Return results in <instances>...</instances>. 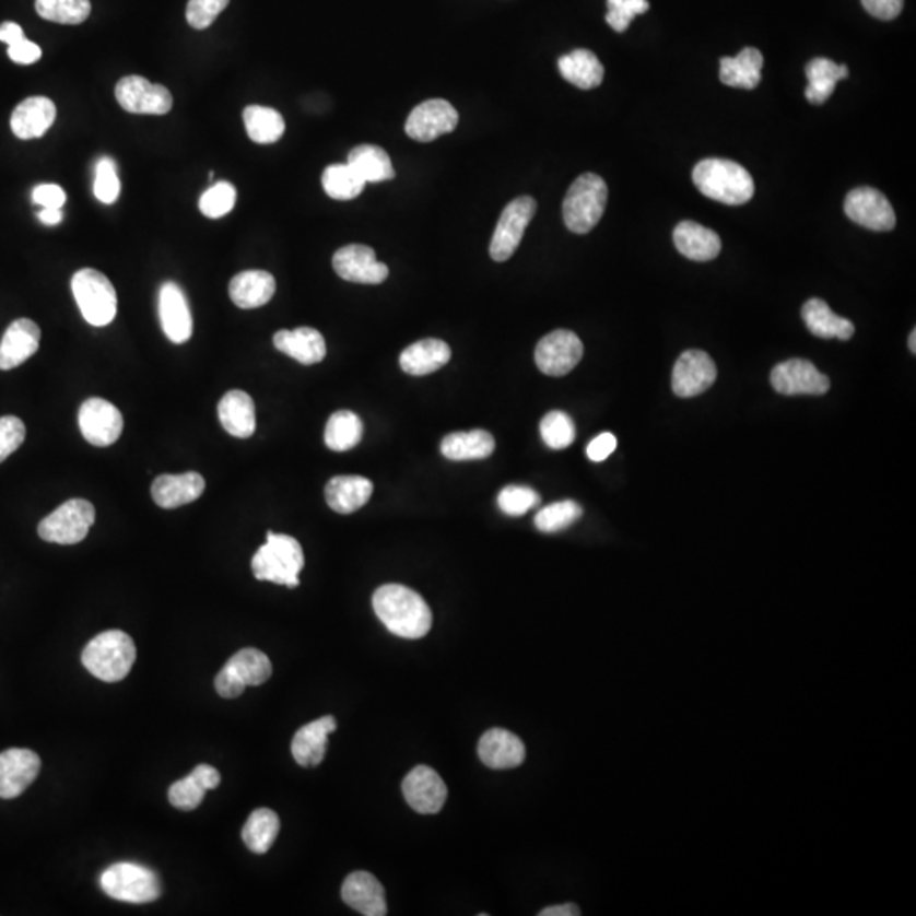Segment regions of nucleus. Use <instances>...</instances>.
<instances>
[{
  "instance_id": "f257e3e1",
  "label": "nucleus",
  "mask_w": 916,
  "mask_h": 916,
  "mask_svg": "<svg viewBox=\"0 0 916 916\" xmlns=\"http://www.w3.org/2000/svg\"><path fill=\"white\" fill-rule=\"evenodd\" d=\"M372 604L377 618L396 636L416 641L432 630L433 614L428 604L416 591L401 584L379 587Z\"/></svg>"
},
{
  "instance_id": "f03ea898",
  "label": "nucleus",
  "mask_w": 916,
  "mask_h": 916,
  "mask_svg": "<svg viewBox=\"0 0 916 916\" xmlns=\"http://www.w3.org/2000/svg\"><path fill=\"white\" fill-rule=\"evenodd\" d=\"M693 180L703 196L724 204H745L754 198V178L742 165L731 160H703L694 167Z\"/></svg>"
},
{
  "instance_id": "7ed1b4c3",
  "label": "nucleus",
  "mask_w": 916,
  "mask_h": 916,
  "mask_svg": "<svg viewBox=\"0 0 916 916\" xmlns=\"http://www.w3.org/2000/svg\"><path fill=\"white\" fill-rule=\"evenodd\" d=\"M137 645L128 633L109 630L89 642L82 651V663L94 678L119 682L133 669Z\"/></svg>"
},
{
  "instance_id": "20e7f679",
  "label": "nucleus",
  "mask_w": 916,
  "mask_h": 916,
  "mask_svg": "<svg viewBox=\"0 0 916 916\" xmlns=\"http://www.w3.org/2000/svg\"><path fill=\"white\" fill-rule=\"evenodd\" d=\"M304 567V552L296 538L269 531L266 545H261L251 561V571L258 580L300 586V574Z\"/></svg>"
},
{
  "instance_id": "39448f33",
  "label": "nucleus",
  "mask_w": 916,
  "mask_h": 916,
  "mask_svg": "<svg viewBox=\"0 0 916 916\" xmlns=\"http://www.w3.org/2000/svg\"><path fill=\"white\" fill-rule=\"evenodd\" d=\"M608 202V186L599 175L584 174L574 180L564 199L565 226L586 235L599 223Z\"/></svg>"
},
{
  "instance_id": "423d86ee",
  "label": "nucleus",
  "mask_w": 916,
  "mask_h": 916,
  "mask_svg": "<svg viewBox=\"0 0 916 916\" xmlns=\"http://www.w3.org/2000/svg\"><path fill=\"white\" fill-rule=\"evenodd\" d=\"M101 888L113 900L134 905L156 902L162 894L158 876L149 867L133 862L107 867L101 876Z\"/></svg>"
},
{
  "instance_id": "0eeeda50",
  "label": "nucleus",
  "mask_w": 916,
  "mask_h": 916,
  "mask_svg": "<svg viewBox=\"0 0 916 916\" xmlns=\"http://www.w3.org/2000/svg\"><path fill=\"white\" fill-rule=\"evenodd\" d=\"M72 292L80 313L89 325H110L118 315V294L104 273L94 269H82L72 277Z\"/></svg>"
},
{
  "instance_id": "6e6552de",
  "label": "nucleus",
  "mask_w": 916,
  "mask_h": 916,
  "mask_svg": "<svg viewBox=\"0 0 916 916\" xmlns=\"http://www.w3.org/2000/svg\"><path fill=\"white\" fill-rule=\"evenodd\" d=\"M95 521V508L85 500H69L39 522L38 535L48 543L75 545Z\"/></svg>"
},
{
  "instance_id": "1a4fd4ad",
  "label": "nucleus",
  "mask_w": 916,
  "mask_h": 916,
  "mask_svg": "<svg viewBox=\"0 0 916 916\" xmlns=\"http://www.w3.org/2000/svg\"><path fill=\"white\" fill-rule=\"evenodd\" d=\"M535 212H537V201L530 196H521L504 208L494 230L491 248H489L493 260L506 261L515 255L528 224L533 220Z\"/></svg>"
},
{
  "instance_id": "9d476101",
  "label": "nucleus",
  "mask_w": 916,
  "mask_h": 916,
  "mask_svg": "<svg viewBox=\"0 0 916 916\" xmlns=\"http://www.w3.org/2000/svg\"><path fill=\"white\" fill-rule=\"evenodd\" d=\"M114 95L119 106L131 114H152L163 116L171 113L174 97L167 87L152 84L150 80L140 75H128L119 80L114 89Z\"/></svg>"
},
{
  "instance_id": "9b49d317",
  "label": "nucleus",
  "mask_w": 916,
  "mask_h": 916,
  "mask_svg": "<svg viewBox=\"0 0 916 916\" xmlns=\"http://www.w3.org/2000/svg\"><path fill=\"white\" fill-rule=\"evenodd\" d=\"M583 355L584 345L580 338L572 331L557 330L538 341L535 362L543 374L562 377L577 367Z\"/></svg>"
},
{
  "instance_id": "f8f14e48",
  "label": "nucleus",
  "mask_w": 916,
  "mask_h": 916,
  "mask_svg": "<svg viewBox=\"0 0 916 916\" xmlns=\"http://www.w3.org/2000/svg\"><path fill=\"white\" fill-rule=\"evenodd\" d=\"M848 220L872 232H891L896 226V214L884 193L872 187H857L845 199Z\"/></svg>"
},
{
  "instance_id": "ddd939ff",
  "label": "nucleus",
  "mask_w": 916,
  "mask_h": 916,
  "mask_svg": "<svg viewBox=\"0 0 916 916\" xmlns=\"http://www.w3.org/2000/svg\"><path fill=\"white\" fill-rule=\"evenodd\" d=\"M771 384L783 396H823L830 389L829 377L801 359L777 364L771 372Z\"/></svg>"
},
{
  "instance_id": "4468645a",
  "label": "nucleus",
  "mask_w": 916,
  "mask_h": 916,
  "mask_svg": "<svg viewBox=\"0 0 916 916\" xmlns=\"http://www.w3.org/2000/svg\"><path fill=\"white\" fill-rule=\"evenodd\" d=\"M79 426L89 444L109 447L121 436L125 421L116 406L106 399L91 398L80 408Z\"/></svg>"
},
{
  "instance_id": "2eb2a0df",
  "label": "nucleus",
  "mask_w": 916,
  "mask_h": 916,
  "mask_svg": "<svg viewBox=\"0 0 916 916\" xmlns=\"http://www.w3.org/2000/svg\"><path fill=\"white\" fill-rule=\"evenodd\" d=\"M458 125V113L448 101L430 99L414 107L406 121V133L421 143L451 133Z\"/></svg>"
},
{
  "instance_id": "dca6fc26",
  "label": "nucleus",
  "mask_w": 916,
  "mask_h": 916,
  "mask_svg": "<svg viewBox=\"0 0 916 916\" xmlns=\"http://www.w3.org/2000/svg\"><path fill=\"white\" fill-rule=\"evenodd\" d=\"M716 365L712 356L701 350H688L679 356L672 371V390L679 398L703 395L715 384Z\"/></svg>"
},
{
  "instance_id": "f3484780",
  "label": "nucleus",
  "mask_w": 916,
  "mask_h": 916,
  "mask_svg": "<svg viewBox=\"0 0 916 916\" xmlns=\"http://www.w3.org/2000/svg\"><path fill=\"white\" fill-rule=\"evenodd\" d=\"M402 795L418 813L435 814L444 808L448 789L436 771L428 765H418L402 780Z\"/></svg>"
},
{
  "instance_id": "a211bd4d",
  "label": "nucleus",
  "mask_w": 916,
  "mask_h": 916,
  "mask_svg": "<svg viewBox=\"0 0 916 916\" xmlns=\"http://www.w3.org/2000/svg\"><path fill=\"white\" fill-rule=\"evenodd\" d=\"M42 759L30 749H9L0 754V798L14 799L35 783Z\"/></svg>"
},
{
  "instance_id": "6ab92c4d",
  "label": "nucleus",
  "mask_w": 916,
  "mask_h": 916,
  "mask_svg": "<svg viewBox=\"0 0 916 916\" xmlns=\"http://www.w3.org/2000/svg\"><path fill=\"white\" fill-rule=\"evenodd\" d=\"M333 269L343 281L355 284H383L389 275L386 263L375 258V251L365 245L340 248L333 257Z\"/></svg>"
},
{
  "instance_id": "aec40b11",
  "label": "nucleus",
  "mask_w": 916,
  "mask_h": 916,
  "mask_svg": "<svg viewBox=\"0 0 916 916\" xmlns=\"http://www.w3.org/2000/svg\"><path fill=\"white\" fill-rule=\"evenodd\" d=\"M158 315L163 333L175 345L190 340L193 331L192 313L183 289L175 282H165L160 289Z\"/></svg>"
},
{
  "instance_id": "412c9836",
  "label": "nucleus",
  "mask_w": 916,
  "mask_h": 916,
  "mask_svg": "<svg viewBox=\"0 0 916 916\" xmlns=\"http://www.w3.org/2000/svg\"><path fill=\"white\" fill-rule=\"evenodd\" d=\"M39 340L42 330L35 321L26 318L15 319L0 341V371H12L24 364L38 352Z\"/></svg>"
},
{
  "instance_id": "4be33fe9",
  "label": "nucleus",
  "mask_w": 916,
  "mask_h": 916,
  "mask_svg": "<svg viewBox=\"0 0 916 916\" xmlns=\"http://www.w3.org/2000/svg\"><path fill=\"white\" fill-rule=\"evenodd\" d=\"M343 902L365 916L387 915L386 891L379 879L367 871L352 872L341 886Z\"/></svg>"
},
{
  "instance_id": "5701e85b",
  "label": "nucleus",
  "mask_w": 916,
  "mask_h": 916,
  "mask_svg": "<svg viewBox=\"0 0 916 916\" xmlns=\"http://www.w3.org/2000/svg\"><path fill=\"white\" fill-rule=\"evenodd\" d=\"M479 758L491 768H515L527 758V749L519 737L503 728L485 731L479 740Z\"/></svg>"
},
{
  "instance_id": "b1692460",
  "label": "nucleus",
  "mask_w": 916,
  "mask_h": 916,
  "mask_svg": "<svg viewBox=\"0 0 916 916\" xmlns=\"http://www.w3.org/2000/svg\"><path fill=\"white\" fill-rule=\"evenodd\" d=\"M204 489L205 481L201 473L186 472L178 475L165 473L153 481L152 497L160 508L175 509L198 501L204 493Z\"/></svg>"
},
{
  "instance_id": "393cba45",
  "label": "nucleus",
  "mask_w": 916,
  "mask_h": 916,
  "mask_svg": "<svg viewBox=\"0 0 916 916\" xmlns=\"http://www.w3.org/2000/svg\"><path fill=\"white\" fill-rule=\"evenodd\" d=\"M337 730L333 716H322L313 724L304 725L292 739V758L301 767H316L321 764L328 749V737Z\"/></svg>"
},
{
  "instance_id": "a878e982",
  "label": "nucleus",
  "mask_w": 916,
  "mask_h": 916,
  "mask_svg": "<svg viewBox=\"0 0 916 916\" xmlns=\"http://www.w3.org/2000/svg\"><path fill=\"white\" fill-rule=\"evenodd\" d=\"M57 119V107L48 97H27L11 116L12 133L20 140L42 138Z\"/></svg>"
},
{
  "instance_id": "bb28decb",
  "label": "nucleus",
  "mask_w": 916,
  "mask_h": 916,
  "mask_svg": "<svg viewBox=\"0 0 916 916\" xmlns=\"http://www.w3.org/2000/svg\"><path fill=\"white\" fill-rule=\"evenodd\" d=\"M374 493V484L362 475H337L326 484V503L340 515H352L364 508Z\"/></svg>"
},
{
  "instance_id": "cd10ccee",
  "label": "nucleus",
  "mask_w": 916,
  "mask_h": 916,
  "mask_svg": "<svg viewBox=\"0 0 916 916\" xmlns=\"http://www.w3.org/2000/svg\"><path fill=\"white\" fill-rule=\"evenodd\" d=\"M275 279L266 270H245L230 282V297L242 309H257L275 294Z\"/></svg>"
},
{
  "instance_id": "c85d7f7f",
  "label": "nucleus",
  "mask_w": 916,
  "mask_h": 916,
  "mask_svg": "<svg viewBox=\"0 0 916 916\" xmlns=\"http://www.w3.org/2000/svg\"><path fill=\"white\" fill-rule=\"evenodd\" d=\"M273 345L279 352L297 360L303 365L319 364L326 356V341L315 328L277 331Z\"/></svg>"
},
{
  "instance_id": "c756f323",
  "label": "nucleus",
  "mask_w": 916,
  "mask_h": 916,
  "mask_svg": "<svg viewBox=\"0 0 916 916\" xmlns=\"http://www.w3.org/2000/svg\"><path fill=\"white\" fill-rule=\"evenodd\" d=\"M679 254L694 261L715 260L721 251V239L709 227L694 221H682L674 230Z\"/></svg>"
},
{
  "instance_id": "7c9ffc66",
  "label": "nucleus",
  "mask_w": 916,
  "mask_h": 916,
  "mask_svg": "<svg viewBox=\"0 0 916 916\" xmlns=\"http://www.w3.org/2000/svg\"><path fill=\"white\" fill-rule=\"evenodd\" d=\"M223 428L236 438H250L257 428L255 402L245 390H230L218 406Z\"/></svg>"
},
{
  "instance_id": "2f4dec72",
  "label": "nucleus",
  "mask_w": 916,
  "mask_h": 916,
  "mask_svg": "<svg viewBox=\"0 0 916 916\" xmlns=\"http://www.w3.org/2000/svg\"><path fill=\"white\" fill-rule=\"evenodd\" d=\"M450 347L445 341L428 338L402 350L399 364L406 374L421 377L445 367L450 362Z\"/></svg>"
},
{
  "instance_id": "473e14b6",
  "label": "nucleus",
  "mask_w": 916,
  "mask_h": 916,
  "mask_svg": "<svg viewBox=\"0 0 916 916\" xmlns=\"http://www.w3.org/2000/svg\"><path fill=\"white\" fill-rule=\"evenodd\" d=\"M764 57L758 48H743L735 58L719 60V80L728 87H740L752 91L762 80Z\"/></svg>"
},
{
  "instance_id": "72a5a7b5",
  "label": "nucleus",
  "mask_w": 916,
  "mask_h": 916,
  "mask_svg": "<svg viewBox=\"0 0 916 916\" xmlns=\"http://www.w3.org/2000/svg\"><path fill=\"white\" fill-rule=\"evenodd\" d=\"M801 316L810 333L818 338H826V340L838 338V340L847 341L856 333L853 322L835 315L829 304L822 300L808 301L801 309Z\"/></svg>"
},
{
  "instance_id": "f704fd0d",
  "label": "nucleus",
  "mask_w": 916,
  "mask_h": 916,
  "mask_svg": "<svg viewBox=\"0 0 916 916\" xmlns=\"http://www.w3.org/2000/svg\"><path fill=\"white\" fill-rule=\"evenodd\" d=\"M494 448H496L494 436L484 430L450 433L442 442V454L454 462L482 460V458L491 457Z\"/></svg>"
},
{
  "instance_id": "c9c22d12",
  "label": "nucleus",
  "mask_w": 916,
  "mask_h": 916,
  "mask_svg": "<svg viewBox=\"0 0 916 916\" xmlns=\"http://www.w3.org/2000/svg\"><path fill=\"white\" fill-rule=\"evenodd\" d=\"M559 70L568 84L583 91L599 87L604 79V67L599 58L589 50H574L559 58Z\"/></svg>"
},
{
  "instance_id": "e433bc0d",
  "label": "nucleus",
  "mask_w": 916,
  "mask_h": 916,
  "mask_svg": "<svg viewBox=\"0 0 916 916\" xmlns=\"http://www.w3.org/2000/svg\"><path fill=\"white\" fill-rule=\"evenodd\" d=\"M847 77V64H837L829 58H814L807 64L808 87L805 95L811 104H823L829 101L838 82Z\"/></svg>"
},
{
  "instance_id": "4c0bfd02",
  "label": "nucleus",
  "mask_w": 916,
  "mask_h": 916,
  "mask_svg": "<svg viewBox=\"0 0 916 916\" xmlns=\"http://www.w3.org/2000/svg\"><path fill=\"white\" fill-rule=\"evenodd\" d=\"M279 832H281L279 814L269 808H260L248 817L247 823L243 826L242 838L248 850L261 856L272 848Z\"/></svg>"
},
{
  "instance_id": "58836bf2",
  "label": "nucleus",
  "mask_w": 916,
  "mask_h": 916,
  "mask_svg": "<svg viewBox=\"0 0 916 916\" xmlns=\"http://www.w3.org/2000/svg\"><path fill=\"white\" fill-rule=\"evenodd\" d=\"M350 167L364 178V183H384L396 177L390 156L374 144H360L349 155Z\"/></svg>"
},
{
  "instance_id": "ea45409f",
  "label": "nucleus",
  "mask_w": 916,
  "mask_h": 916,
  "mask_svg": "<svg viewBox=\"0 0 916 916\" xmlns=\"http://www.w3.org/2000/svg\"><path fill=\"white\" fill-rule=\"evenodd\" d=\"M243 121L248 137L258 144L275 143L285 133L284 118L272 107L248 106L243 110Z\"/></svg>"
},
{
  "instance_id": "a19ab883",
  "label": "nucleus",
  "mask_w": 916,
  "mask_h": 916,
  "mask_svg": "<svg viewBox=\"0 0 916 916\" xmlns=\"http://www.w3.org/2000/svg\"><path fill=\"white\" fill-rule=\"evenodd\" d=\"M364 436V424L352 411H338L331 414L325 430L326 447L334 451L355 448Z\"/></svg>"
},
{
  "instance_id": "79ce46f5",
  "label": "nucleus",
  "mask_w": 916,
  "mask_h": 916,
  "mask_svg": "<svg viewBox=\"0 0 916 916\" xmlns=\"http://www.w3.org/2000/svg\"><path fill=\"white\" fill-rule=\"evenodd\" d=\"M322 189L337 201H352L364 192V178L349 163H334L322 172Z\"/></svg>"
},
{
  "instance_id": "37998d69",
  "label": "nucleus",
  "mask_w": 916,
  "mask_h": 916,
  "mask_svg": "<svg viewBox=\"0 0 916 916\" xmlns=\"http://www.w3.org/2000/svg\"><path fill=\"white\" fill-rule=\"evenodd\" d=\"M245 682V685H260L272 676V662L263 651L257 648H243L236 651L226 663Z\"/></svg>"
},
{
  "instance_id": "c03bdc74",
  "label": "nucleus",
  "mask_w": 916,
  "mask_h": 916,
  "mask_svg": "<svg viewBox=\"0 0 916 916\" xmlns=\"http://www.w3.org/2000/svg\"><path fill=\"white\" fill-rule=\"evenodd\" d=\"M91 11V0H36V12L51 23L82 24Z\"/></svg>"
},
{
  "instance_id": "a18cd8bd",
  "label": "nucleus",
  "mask_w": 916,
  "mask_h": 916,
  "mask_svg": "<svg viewBox=\"0 0 916 916\" xmlns=\"http://www.w3.org/2000/svg\"><path fill=\"white\" fill-rule=\"evenodd\" d=\"M583 516V508L576 501H561L540 509L535 516V527L542 533H557L572 527Z\"/></svg>"
},
{
  "instance_id": "49530a36",
  "label": "nucleus",
  "mask_w": 916,
  "mask_h": 916,
  "mask_svg": "<svg viewBox=\"0 0 916 916\" xmlns=\"http://www.w3.org/2000/svg\"><path fill=\"white\" fill-rule=\"evenodd\" d=\"M540 433H542L547 447L552 448V450H564V448L571 447L576 439V424L568 414L562 413V411H552V413L545 414L542 423H540Z\"/></svg>"
},
{
  "instance_id": "de8ad7c7",
  "label": "nucleus",
  "mask_w": 916,
  "mask_h": 916,
  "mask_svg": "<svg viewBox=\"0 0 916 916\" xmlns=\"http://www.w3.org/2000/svg\"><path fill=\"white\" fill-rule=\"evenodd\" d=\"M236 204V189L233 184L218 183L209 187L201 199H199V209L205 218L211 220H220L233 211Z\"/></svg>"
},
{
  "instance_id": "09e8293b",
  "label": "nucleus",
  "mask_w": 916,
  "mask_h": 916,
  "mask_svg": "<svg viewBox=\"0 0 916 916\" xmlns=\"http://www.w3.org/2000/svg\"><path fill=\"white\" fill-rule=\"evenodd\" d=\"M540 503V494L527 485H506L497 496L501 512L508 516H522Z\"/></svg>"
},
{
  "instance_id": "8fccbe9b",
  "label": "nucleus",
  "mask_w": 916,
  "mask_h": 916,
  "mask_svg": "<svg viewBox=\"0 0 916 916\" xmlns=\"http://www.w3.org/2000/svg\"><path fill=\"white\" fill-rule=\"evenodd\" d=\"M119 192H121V183H119L116 163L104 156L95 167V198L99 199L103 204H114L118 201Z\"/></svg>"
},
{
  "instance_id": "3c124183",
  "label": "nucleus",
  "mask_w": 916,
  "mask_h": 916,
  "mask_svg": "<svg viewBox=\"0 0 916 916\" xmlns=\"http://www.w3.org/2000/svg\"><path fill=\"white\" fill-rule=\"evenodd\" d=\"M648 9V0H608L607 23L616 33H625L633 17L645 14Z\"/></svg>"
},
{
  "instance_id": "603ef678",
  "label": "nucleus",
  "mask_w": 916,
  "mask_h": 916,
  "mask_svg": "<svg viewBox=\"0 0 916 916\" xmlns=\"http://www.w3.org/2000/svg\"><path fill=\"white\" fill-rule=\"evenodd\" d=\"M204 796V789L190 776L177 780L168 789V801H171L172 807L183 811H192L201 807Z\"/></svg>"
},
{
  "instance_id": "864d4df0",
  "label": "nucleus",
  "mask_w": 916,
  "mask_h": 916,
  "mask_svg": "<svg viewBox=\"0 0 916 916\" xmlns=\"http://www.w3.org/2000/svg\"><path fill=\"white\" fill-rule=\"evenodd\" d=\"M230 4V0H189L187 4V23L193 30H205L216 21L218 15Z\"/></svg>"
},
{
  "instance_id": "5fc2aeb1",
  "label": "nucleus",
  "mask_w": 916,
  "mask_h": 916,
  "mask_svg": "<svg viewBox=\"0 0 916 916\" xmlns=\"http://www.w3.org/2000/svg\"><path fill=\"white\" fill-rule=\"evenodd\" d=\"M24 438H26V426L20 418H0V463L23 445Z\"/></svg>"
},
{
  "instance_id": "6e6d98bb",
  "label": "nucleus",
  "mask_w": 916,
  "mask_h": 916,
  "mask_svg": "<svg viewBox=\"0 0 916 916\" xmlns=\"http://www.w3.org/2000/svg\"><path fill=\"white\" fill-rule=\"evenodd\" d=\"M214 688H216L218 694L224 697V700H235V697L242 696L245 690H247L245 682L227 666H224L220 670V674L214 679Z\"/></svg>"
},
{
  "instance_id": "4d7b16f0",
  "label": "nucleus",
  "mask_w": 916,
  "mask_h": 916,
  "mask_svg": "<svg viewBox=\"0 0 916 916\" xmlns=\"http://www.w3.org/2000/svg\"><path fill=\"white\" fill-rule=\"evenodd\" d=\"M67 201V193L57 184H42L33 190V202L46 209H61Z\"/></svg>"
},
{
  "instance_id": "13d9d810",
  "label": "nucleus",
  "mask_w": 916,
  "mask_h": 916,
  "mask_svg": "<svg viewBox=\"0 0 916 916\" xmlns=\"http://www.w3.org/2000/svg\"><path fill=\"white\" fill-rule=\"evenodd\" d=\"M905 0H862L864 9L878 20L891 21L900 15Z\"/></svg>"
},
{
  "instance_id": "bf43d9fd",
  "label": "nucleus",
  "mask_w": 916,
  "mask_h": 916,
  "mask_svg": "<svg viewBox=\"0 0 916 916\" xmlns=\"http://www.w3.org/2000/svg\"><path fill=\"white\" fill-rule=\"evenodd\" d=\"M9 58H11L14 63L20 64H33L42 58V48H39L36 43L30 42V39H21V42L14 43V45L9 46Z\"/></svg>"
},
{
  "instance_id": "052dcab7",
  "label": "nucleus",
  "mask_w": 916,
  "mask_h": 916,
  "mask_svg": "<svg viewBox=\"0 0 916 916\" xmlns=\"http://www.w3.org/2000/svg\"><path fill=\"white\" fill-rule=\"evenodd\" d=\"M616 436L611 433H601L598 438L587 445V457L591 458L592 462H602L616 450Z\"/></svg>"
},
{
  "instance_id": "680f3d73",
  "label": "nucleus",
  "mask_w": 916,
  "mask_h": 916,
  "mask_svg": "<svg viewBox=\"0 0 916 916\" xmlns=\"http://www.w3.org/2000/svg\"><path fill=\"white\" fill-rule=\"evenodd\" d=\"M189 776L192 777V779L196 780V783H198L205 792L211 791V789H216L221 784L220 771L209 764L198 765V767L193 768Z\"/></svg>"
},
{
  "instance_id": "e2e57ef3",
  "label": "nucleus",
  "mask_w": 916,
  "mask_h": 916,
  "mask_svg": "<svg viewBox=\"0 0 916 916\" xmlns=\"http://www.w3.org/2000/svg\"><path fill=\"white\" fill-rule=\"evenodd\" d=\"M24 38H26V36H24L23 27H21L20 24H0V42L5 43V45H14V43L21 42V39Z\"/></svg>"
},
{
  "instance_id": "0e129e2a",
  "label": "nucleus",
  "mask_w": 916,
  "mask_h": 916,
  "mask_svg": "<svg viewBox=\"0 0 916 916\" xmlns=\"http://www.w3.org/2000/svg\"><path fill=\"white\" fill-rule=\"evenodd\" d=\"M580 909L579 906L571 905H557V906H549V908L542 909L540 912V916H579Z\"/></svg>"
},
{
  "instance_id": "69168bd1",
  "label": "nucleus",
  "mask_w": 916,
  "mask_h": 916,
  "mask_svg": "<svg viewBox=\"0 0 916 916\" xmlns=\"http://www.w3.org/2000/svg\"><path fill=\"white\" fill-rule=\"evenodd\" d=\"M38 218L43 224H50V226H55V224L61 223V220H63V212H61V209L43 208L42 211L38 212Z\"/></svg>"
},
{
  "instance_id": "338daca9",
  "label": "nucleus",
  "mask_w": 916,
  "mask_h": 916,
  "mask_svg": "<svg viewBox=\"0 0 916 916\" xmlns=\"http://www.w3.org/2000/svg\"><path fill=\"white\" fill-rule=\"evenodd\" d=\"M909 350H912L913 355L916 353V331L913 330L912 334H909L908 340Z\"/></svg>"
}]
</instances>
